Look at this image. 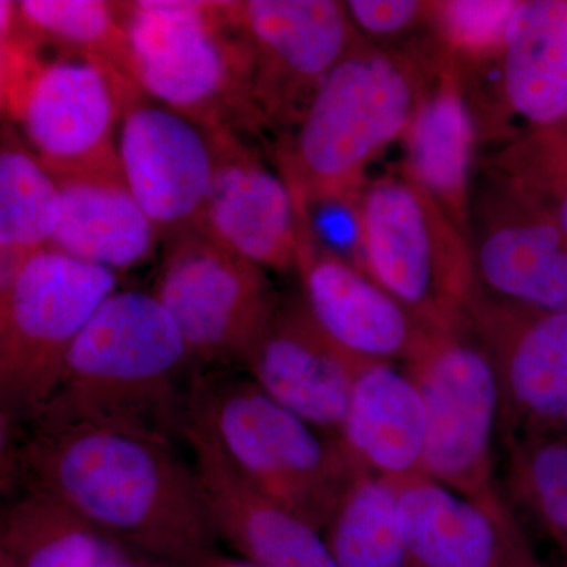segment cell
I'll use <instances>...</instances> for the list:
<instances>
[{"mask_svg":"<svg viewBox=\"0 0 567 567\" xmlns=\"http://www.w3.org/2000/svg\"><path fill=\"white\" fill-rule=\"evenodd\" d=\"M506 447L511 498L557 544L567 561V440L528 435Z\"/></svg>","mask_w":567,"mask_h":567,"instance_id":"28","label":"cell"},{"mask_svg":"<svg viewBox=\"0 0 567 567\" xmlns=\"http://www.w3.org/2000/svg\"><path fill=\"white\" fill-rule=\"evenodd\" d=\"M152 293L181 331L197 368L244 365L281 298L264 268L203 234L164 244Z\"/></svg>","mask_w":567,"mask_h":567,"instance_id":"10","label":"cell"},{"mask_svg":"<svg viewBox=\"0 0 567 567\" xmlns=\"http://www.w3.org/2000/svg\"><path fill=\"white\" fill-rule=\"evenodd\" d=\"M3 121L52 175L118 169V128L140 85L106 63L63 50L22 24L18 2H0Z\"/></svg>","mask_w":567,"mask_h":567,"instance_id":"4","label":"cell"},{"mask_svg":"<svg viewBox=\"0 0 567 567\" xmlns=\"http://www.w3.org/2000/svg\"><path fill=\"white\" fill-rule=\"evenodd\" d=\"M54 177L61 218L51 248L117 275L153 259L162 237L134 199L121 167Z\"/></svg>","mask_w":567,"mask_h":567,"instance_id":"21","label":"cell"},{"mask_svg":"<svg viewBox=\"0 0 567 567\" xmlns=\"http://www.w3.org/2000/svg\"><path fill=\"white\" fill-rule=\"evenodd\" d=\"M480 137L475 111L456 66L443 54L439 73L406 132V174L431 194L462 234H472V174Z\"/></svg>","mask_w":567,"mask_h":567,"instance_id":"20","label":"cell"},{"mask_svg":"<svg viewBox=\"0 0 567 567\" xmlns=\"http://www.w3.org/2000/svg\"><path fill=\"white\" fill-rule=\"evenodd\" d=\"M156 567H193V566H166V565H156Z\"/></svg>","mask_w":567,"mask_h":567,"instance_id":"36","label":"cell"},{"mask_svg":"<svg viewBox=\"0 0 567 567\" xmlns=\"http://www.w3.org/2000/svg\"><path fill=\"white\" fill-rule=\"evenodd\" d=\"M518 0L431 2L429 32L458 73L498 65Z\"/></svg>","mask_w":567,"mask_h":567,"instance_id":"29","label":"cell"},{"mask_svg":"<svg viewBox=\"0 0 567 567\" xmlns=\"http://www.w3.org/2000/svg\"><path fill=\"white\" fill-rule=\"evenodd\" d=\"M468 324L495 369L505 445L546 434L567 406V312L525 311L473 297Z\"/></svg>","mask_w":567,"mask_h":567,"instance_id":"14","label":"cell"},{"mask_svg":"<svg viewBox=\"0 0 567 567\" xmlns=\"http://www.w3.org/2000/svg\"><path fill=\"white\" fill-rule=\"evenodd\" d=\"M368 363L324 333L303 297H292L279 300L244 368L284 409L319 431L339 435L354 383Z\"/></svg>","mask_w":567,"mask_h":567,"instance_id":"16","label":"cell"},{"mask_svg":"<svg viewBox=\"0 0 567 567\" xmlns=\"http://www.w3.org/2000/svg\"><path fill=\"white\" fill-rule=\"evenodd\" d=\"M246 481L319 532L369 470L339 435L322 436L249 377L196 375L188 416Z\"/></svg>","mask_w":567,"mask_h":567,"instance_id":"6","label":"cell"},{"mask_svg":"<svg viewBox=\"0 0 567 567\" xmlns=\"http://www.w3.org/2000/svg\"><path fill=\"white\" fill-rule=\"evenodd\" d=\"M183 439L216 537L260 567H338L323 533L246 481L203 425L186 417Z\"/></svg>","mask_w":567,"mask_h":567,"instance_id":"18","label":"cell"},{"mask_svg":"<svg viewBox=\"0 0 567 567\" xmlns=\"http://www.w3.org/2000/svg\"><path fill=\"white\" fill-rule=\"evenodd\" d=\"M339 439L372 475L388 481L423 475L425 409L412 377L391 363L365 364Z\"/></svg>","mask_w":567,"mask_h":567,"instance_id":"22","label":"cell"},{"mask_svg":"<svg viewBox=\"0 0 567 567\" xmlns=\"http://www.w3.org/2000/svg\"><path fill=\"white\" fill-rule=\"evenodd\" d=\"M18 13L22 24L41 39L106 63L133 80L132 50L121 2L21 0Z\"/></svg>","mask_w":567,"mask_h":567,"instance_id":"27","label":"cell"},{"mask_svg":"<svg viewBox=\"0 0 567 567\" xmlns=\"http://www.w3.org/2000/svg\"><path fill=\"white\" fill-rule=\"evenodd\" d=\"M61 218V192L13 125L0 134V287L33 254L51 248Z\"/></svg>","mask_w":567,"mask_h":567,"instance_id":"25","label":"cell"},{"mask_svg":"<svg viewBox=\"0 0 567 567\" xmlns=\"http://www.w3.org/2000/svg\"><path fill=\"white\" fill-rule=\"evenodd\" d=\"M252 51V99L262 130L289 133L312 96L360 43L361 35L334 0L235 2Z\"/></svg>","mask_w":567,"mask_h":567,"instance_id":"11","label":"cell"},{"mask_svg":"<svg viewBox=\"0 0 567 567\" xmlns=\"http://www.w3.org/2000/svg\"><path fill=\"white\" fill-rule=\"evenodd\" d=\"M494 169L525 189L567 235V126L522 134Z\"/></svg>","mask_w":567,"mask_h":567,"instance_id":"30","label":"cell"},{"mask_svg":"<svg viewBox=\"0 0 567 567\" xmlns=\"http://www.w3.org/2000/svg\"><path fill=\"white\" fill-rule=\"evenodd\" d=\"M196 368L155 295L117 290L74 342L50 401L25 423L95 425L173 445L185 431Z\"/></svg>","mask_w":567,"mask_h":567,"instance_id":"3","label":"cell"},{"mask_svg":"<svg viewBox=\"0 0 567 567\" xmlns=\"http://www.w3.org/2000/svg\"><path fill=\"white\" fill-rule=\"evenodd\" d=\"M475 295L535 312H567V235L517 183L492 169L473 199Z\"/></svg>","mask_w":567,"mask_h":567,"instance_id":"12","label":"cell"},{"mask_svg":"<svg viewBox=\"0 0 567 567\" xmlns=\"http://www.w3.org/2000/svg\"><path fill=\"white\" fill-rule=\"evenodd\" d=\"M442 59L432 37L409 47L361 40L347 52L275 145L297 210L363 192L365 171L404 140Z\"/></svg>","mask_w":567,"mask_h":567,"instance_id":"2","label":"cell"},{"mask_svg":"<svg viewBox=\"0 0 567 567\" xmlns=\"http://www.w3.org/2000/svg\"><path fill=\"white\" fill-rule=\"evenodd\" d=\"M28 424L2 427V480L10 491L58 499L132 557L188 566L215 554L194 466L173 445L114 429Z\"/></svg>","mask_w":567,"mask_h":567,"instance_id":"1","label":"cell"},{"mask_svg":"<svg viewBox=\"0 0 567 567\" xmlns=\"http://www.w3.org/2000/svg\"><path fill=\"white\" fill-rule=\"evenodd\" d=\"M543 435H554L567 440V406L565 412L558 416V420L555 421V423L548 427L546 434Z\"/></svg>","mask_w":567,"mask_h":567,"instance_id":"33","label":"cell"},{"mask_svg":"<svg viewBox=\"0 0 567 567\" xmlns=\"http://www.w3.org/2000/svg\"><path fill=\"white\" fill-rule=\"evenodd\" d=\"M208 133L215 166L196 233L265 271L297 270L300 223L282 175L248 137Z\"/></svg>","mask_w":567,"mask_h":567,"instance_id":"15","label":"cell"},{"mask_svg":"<svg viewBox=\"0 0 567 567\" xmlns=\"http://www.w3.org/2000/svg\"><path fill=\"white\" fill-rule=\"evenodd\" d=\"M117 156L130 192L163 244L197 229L215 166L204 126L144 93L123 114Z\"/></svg>","mask_w":567,"mask_h":567,"instance_id":"13","label":"cell"},{"mask_svg":"<svg viewBox=\"0 0 567 567\" xmlns=\"http://www.w3.org/2000/svg\"><path fill=\"white\" fill-rule=\"evenodd\" d=\"M126 557L132 555L50 495L20 488L2 507V566L112 567Z\"/></svg>","mask_w":567,"mask_h":567,"instance_id":"24","label":"cell"},{"mask_svg":"<svg viewBox=\"0 0 567 567\" xmlns=\"http://www.w3.org/2000/svg\"><path fill=\"white\" fill-rule=\"evenodd\" d=\"M405 372L425 409L421 473L481 505L503 502L495 481L498 380L470 324L435 331Z\"/></svg>","mask_w":567,"mask_h":567,"instance_id":"9","label":"cell"},{"mask_svg":"<svg viewBox=\"0 0 567 567\" xmlns=\"http://www.w3.org/2000/svg\"><path fill=\"white\" fill-rule=\"evenodd\" d=\"M117 282L114 271L47 248L0 287L3 423H25L50 401L74 342Z\"/></svg>","mask_w":567,"mask_h":567,"instance_id":"8","label":"cell"},{"mask_svg":"<svg viewBox=\"0 0 567 567\" xmlns=\"http://www.w3.org/2000/svg\"><path fill=\"white\" fill-rule=\"evenodd\" d=\"M364 274L434 331L468 324L472 246L404 167L365 183Z\"/></svg>","mask_w":567,"mask_h":567,"instance_id":"7","label":"cell"},{"mask_svg":"<svg viewBox=\"0 0 567 567\" xmlns=\"http://www.w3.org/2000/svg\"><path fill=\"white\" fill-rule=\"evenodd\" d=\"M133 80L155 102L208 132H262L252 99V51L235 2H121Z\"/></svg>","mask_w":567,"mask_h":567,"instance_id":"5","label":"cell"},{"mask_svg":"<svg viewBox=\"0 0 567 567\" xmlns=\"http://www.w3.org/2000/svg\"><path fill=\"white\" fill-rule=\"evenodd\" d=\"M524 567H554V566H550V565H547V563L540 561V559L536 557V554H533L532 557L528 558V561L525 563Z\"/></svg>","mask_w":567,"mask_h":567,"instance_id":"35","label":"cell"},{"mask_svg":"<svg viewBox=\"0 0 567 567\" xmlns=\"http://www.w3.org/2000/svg\"><path fill=\"white\" fill-rule=\"evenodd\" d=\"M390 483L410 567H524L535 554L506 499L481 505L424 475Z\"/></svg>","mask_w":567,"mask_h":567,"instance_id":"19","label":"cell"},{"mask_svg":"<svg viewBox=\"0 0 567 567\" xmlns=\"http://www.w3.org/2000/svg\"><path fill=\"white\" fill-rule=\"evenodd\" d=\"M297 271L316 322L363 360L409 364L435 333L371 276L319 248L303 224L298 229Z\"/></svg>","mask_w":567,"mask_h":567,"instance_id":"17","label":"cell"},{"mask_svg":"<svg viewBox=\"0 0 567 567\" xmlns=\"http://www.w3.org/2000/svg\"><path fill=\"white\" fill-rule=\"evenodd\" d=\"M347 13L361 39L377 47H394L417 29H429L431 2L417 0H350Z\"/></svg>","mask_w":567,"mask_h":567,"instance_id":"31","label":"cell"},{"mask_svg":"<svg viewBox=\"0 0 567 567\" xmlns=\"http://www.w3.org/2000/svg\"><path fill=\"white\" fill-rule=\"evenodd\" d=\"M112 567H156V565H153L151 561H145V559L126 557L121 559V561L115 563Z\"/></svg>","mask_w":567,"mask_h":567,"instance_id":"34","label":"cell"},{"mask_svg":"<svg viewBox=\"0 0 567 567\" xmlns=\"http://www.w3.org/2000/svg\"><path fill=\"white\" fill-rule=\"evenodd\" d=\"M193 567H260L254 565V563L248 561V559H234L221 557V555L212 554L208 555L207 558L200 559V561L194 563V565H188Z\"/></svg>","mask_w":567,"mask_h":567,"instance_id":"32","label":"cell"},{"mask_svg":"<svg viewBox=\"0 0 567 567\" xmlns=\"http://www.w3.org/2000/svg\"><path fill=\"white\" fill-rule=\"evenodd\" d=\"M499 78L505 110L527 133L567 126V0H518Z\"/></svg>","mask_w":567,"mask_h":567,"instance_id":"23","label":"cell"},{"mask_svg":"<svg viewBox=\"0 0 567 567\" xmlns=\"http://www.w3.org/2000/svg\"><path fill=\"white\" fill-rule=\"evenodd\" d=\"M0 567H6V566L0 565Z\"/></svg>","mask_w":567,"mask_h":567,"instance_id":"37","label":"cell"},{"mask_svg":"<svg viewBox=\"0 0 567 567\" xmlns=\"http://www.w3.org/2000/svg\"><path fill=\"white\" fill-rule=\"evenodd\" d=\"M323 536L338 567H410L398 496L371 472L347 492Z\"/></svg>","mask_w":567,"mask_h":567,"instance_id":"26","label":"cell"}]
</instances>
